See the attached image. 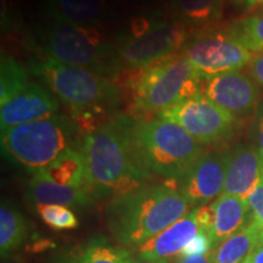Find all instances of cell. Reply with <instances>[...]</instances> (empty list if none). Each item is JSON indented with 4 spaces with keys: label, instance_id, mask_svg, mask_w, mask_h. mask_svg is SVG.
I'll use <instances>...</instances> for the list:
<instances>
[{
    "label": "cell",
    "instance_id": "cell-1",
    "mask_svg": "<svg viewBox=\"0 0 263 263\" xmlns=\"http://www.w3.org/2000/svg\"><path fill=\"white\" fill-rule=\"evenodd\" d=\"M192 211V205L177 188L176 180L147 185L114 197L107 209V226L123 248H139Z\"/></svg>",
    "mask_w": 263,
    "mask_h": 263
},
{
    "label": "cell",
    "instance_id": "cell-2",
    "mask_svg": "<svg viewBox=\"0 0 263 263\" xmlns=\"http://www.w3.org/2000/svg\"><path fill=\"white\" fill-rule=\"evenodd\" d=\"M81 151L97 194L117 197L147 186L151 174L143 168L132 145L128 117H118L87 134Z\"/></svg>",
    "mask_w": 263,
    "mask_h": 263
},
{
    "label": "cell",
    "instance_id": "cell-3",
    "mask_svg": "<svg viewBox=\"0 0 263 263\" xmlns=\"http://www.w3.org/2000/svg\"><path fill=\"white\" fill-rule=\"evenodd\" d=\"M29 70L64 101L76 126L87 134L107 124L105 122L120 101V91L112 81L85 68L44 58L32 62Z\"/></svg>",
    "mask_w": 263,
    "mask_h": 263
},
{
    "label": "cell",
    "instance_id": "cell-4",
    "mask_svg": "<svg viewBox=\"0 0 263 263\" xmlns=\"http://www.w3.org/2000/svg\"><path fill=\"white\" fill-rule=\"evenodd\" d=\"M128 130L133 149L149 174L178 180L203 155V147L182 127L163 118L132 121Z\"/></svg>",
    "mask_w": 263,
    "mask_h": 263
},
{
    "label": "cell",
    "instance_id": "cell-5",
    "mask_svg": "<svg viewBox=\"0 0 263 263\" xmlns=\"http://www.w3.org/2000/svg\"><path fill=\"white\" fill-rule=\"evenodd\" d=\"M124 82L133 110L162 112L179 101L202 93L192 62L184 54L164 58L145 67L129 70Z\"/></svg>",
    "mask_w": 263,
    "mask_h": 263
},
{
    "label": "cell",
    "instance_id": "cell-6",
    "mask_svg": "<svg viewBox=\"0 0 263 263\" xmlns=\"http://www.w3.org/2000/svg\"><path fill=\"white\" fill-rule=\"evenodd\" d=\"M41 48L45 59L85 68L106 80L114 81L123 73L117 48L94 27L57 22L43 32Z\"/></svg>",
    "mask_w": 263,
    "mask_h": 263
},
{
    "label": "cell",
    "instance_id": "cell-7",
    "mask_svg": "<svg viewBox=\"0 0 263 263\" xmlns=\"http://www.w3.org/2000/svg\"><path fill=\"white\" fill-rule=\"evenodd\" d=\"M77 132L73 120L65 115H54L3 129L2 150L12 162L35 173L73 147Z\"/></svg>",
    "mask_w": 263,
    "mask_h": 263
},
{
    "label": "cell",
    "instance_id": "cell-8",
    "mask_svg": "<svg viewBox=\"0 0 263 263\" xmlns=\"http://www.w3.org/2000/svg\"><path fill=\"white\" fill-rule=\"evenodd\" d=\"M183 54L192 62L197 77L202 81L239 71L248 66L254 57L236 39L230 28L199 32L189 38L183 48Z\"/></svg>",
    "mask_w": 263,
    "mask_h": 263
},
{
    "label": "cell",
    "instance_id": "cell-9",
    "mask_svg": "<svg viewBox=\"0 0 263 263\" xmlns=\"http://www.w3.org/2000/svg\"><path fill=\"white\" fill-rule=\"evenodd\" d=\"M188 41L189 33L184 25L151 20L144 32L118 39L116 48L124 67L133 70L178 54Z\"/></svg>",
    "mask_w": 263,
    "mask_h": 263
},
{
    "label": "cell",
    "instance_id": "cell-10",
    "mask_svg": "<svg viewBox=\"0 0 263 263\" xmlns=\"http://www.w3.org/2000/svg\"><path fill=\"white\" fill-rule=\"evenodd\" d=\"M160 118L177 123L201 145L230 137L235 120L202 93L185 99L159 114Z\"/></svg>",
    "mask_w": 263,
    "mask_h": 263
},
{
    "label": "cell",
    "instance_id": "cell-11",
    "mask_svg": "<svg viewBox=\"0 0 263 263\" xmlns=\"http://www.w3.org/2000/svg\"><path fill=\"white\" fill-rule=\"evenodd\" d=\"M202 94L234 120L252 112L259 97L256 82L240 71L207 78Z\"/></svg>",
    "mask_w": 263,
    "mask_h": 263
},
{
    "label": "cell",
    "instance_id": "cell-12",
    "mask_svg": "<svg viewBox=\"0 0 263 263\" xmlns=\"http://www.w3.org/2000/svg\"><path fill=\"white\" fill-rule=\"evenodd\" d=\"M227 154H203L182 178L176 180L177 188L190 205H206L223 193L226 182Z\"/></svg>",
    "mask_w": 263,
    "mask_h": 263
},
{
    "label": "cell",
    "instance_id": "cell-13",
    "mask_svg": "<svg viewBox=\"0 0 263 263\" xmlns=\"http://www.w3.org/2000/svg\"><path fill=\"white\" fill-rule=\"evenodd\" d=\"M59 101L42 85L29 83L5 104L0 105V127L6 128L35 122L57 115Z\"/></svg>",
    "mask_w": 263,
    "mask_h": 263
},
{
    "label": "cell",
    "instance_id": "cell-14",
    "mask_svg": "<svg viewBox=\"0 0 263 263\" xmlns=\"http://www.w3.org/2000/svg\"><path fill=\"white\" fill-rule=\"evenodd\" d=\"M262 180L263 160L258 147L244 144L227 154L226 182L222 194L248 200Z\"/></svg>",
    "mask_w": 263,
    "mask_h": 263
},
{
    "label": "cell",
    "instance_id": "cell-15",
    "mask_svg": "<svg viewBox=\"0 0 263 263\" xmlns=\"http://www.w3.org/2000/svg\"><path fill=\"white\" fill-rule=\"evenodd\" d=\"M200 230L195 210H192L179 221L164 229L159 235L147 240L137 249L141 261H157L170 259L173 256H179L183 249L192 241Z\"/></svg>",
    "mask_w": 263,
    "mask_h": 263
},
{
    "label": "cell",
    "instance_id": "cell-16",
    "mask_svg": "<svg viewBox=\"0 0 263 263\" xmlns=\"http://www.w3.org/2000/svg\"><path fill=\"white\" fill-rule=\"evenodd\" d=\"M91 188L60 185L48 179L42 172L33 173L26 185V197L31 205H61L66 207H87L94 202Z\"/></svg>",
    "mask_w": 263,
    "mask_h": 263
},
{
    "label": "cell",
    "instance_id": "cell-17",
    "mask_svg": "<svg viewBox=\"0 0 263 263\" xmlns=\"http://www.w3.org/2000/svg\"><path fill=\"white\" fill-rule=\"evenodd\" d=\"M212 207L215 218L210 235L215 248L252 221L248 200L241 197L222 194L212 203Z\"/></svg>",
    "mask_w": 263,
    "mask_h": 263
},
{
    "label": "cell",
    "instance_id": "cell-18",
    "mask_svg": "<svg viewBox=\"0 0 263 263\" xmlns=\"http://www.w3.org/2000/svg\"><path fill=\"white\" fill-rule=\"evenodd\" d=\"M50 263H138L129 250L94 238L59 252Z\"/></svg>",
    "mask_w": 263,
    "mask_h": 263
},
{
    "label": "cell",
    "instance_id": "cell-19",
    "mask_svg": "<svg viewBox=\"0 0 263 263\" xmlns=\"http://www.w3.org/2000/svg\"><path fill=\"white\" fill-rule=\"evenodd\" d=\"M45 10L59 24L93 27L103 18L105 0H45Z\"/></svg>",
    "mask_w": 263,
    "mask_h": 263
},
{
    "label": "cell",
    "instance_id": "cell-20",
    "mask_svg": "<svg viewBox=\"0 0 263 263\" xmlns=\"http://www.w3.org/2000/svg\"><path fill=\"white\" fill-rule=\"evenodd\" d=\"M261 245H263V227L251 221L217 248L213 263H242Z\"/></svg>",
    "mask_w": 263,
    "mask_h": 263
},
{
    "label": "cell",
    "instance_id": "cell-21",
    "mask_svg": "<svg viewBox=\"0 0 263 263\" xmlns=\"http://www.w3.org/2000/svg\"><path fill=\"white\" fill-rule=\"evenodd\" d=\"M52 182L60 185L91 188L87 176V167L81 150L68 149L47 168L39 171ZM93 189V188H91ZM94 190V189H93Z\"/></svg>",
    "mask_w": 263,
    "mask_h": 263
},
{
    "label": "cell",
    "instance_id": "cell-22",
    "mask_svg": "<svg viewBox=\"0 0 263 263\" xmlns=\"http://www.w3.org/2000/svg\"><path fill=\"white\" fill-rule=\"evenodd\" d=\"M27 238V223L14 205L3 200L0 207V255L5 259L21 248Z\"/></svg>",
    "mask_w": 263,
    "mask_h": 263
},
{
    "label": "cell",
    "instance_id": "cell-23",
    "mask_svg": "<svg viewBox=\"0 0 263 263\" xmlns=\"http://www.w3.org/2000/svg\"><path fill=\"white\" fill-rule=\"evenodd\" d=\"M173 9L186 24L206 25L222 17L223 0H173Z\"/></svg>",
    "mask_w": 263,
    "mask_h": 263
},
{
    "label": "cell",
    "instance_id": "cell-24",
    "mask_svg": "<svg viewBox=\"0 0 263 263\" xmlns=\"http://www.w3.org/2000/svg\"><path fill=\"white\" fill-rule=\"evenodd\" d=\"M29 83L25 67L8 54L2 55L0 66V105L5 104Z\"/></svg>",
    "mask_w": 263,
    "mask_h": 263
},
{
    "label": "cell",
    "instance_id": "cell-25",
    "mask_svg": "<svg viewBox=\"0 0 263 263\" xmlns=\"http://www.w3.org/2000/svg\"><path fill=\"white\" fill-rule=\"evenodd\" d=\"M230 31L251 52H263V12L236 22Z\"/></svg>",
    "mask_w": 263,
    "mask_h": 263
},
{
    "label": "cell",
    "instance_id": "cell-26",
    "mask_svg": "<svg viewBox=\"0 0 263 263\" xmlns=\"http://www.w3.org/2000/svg\"><path fill=\"white\" fill-rule=\"evenodd\" d=\"M35 210L45 224L54 229H74L78 227V218L68 207L61 205H38Z\"/></svg>",
    "mask_w": 263,
    "mask_h": 263
},
{
    "label": "cell",
    "instance_id": "cell-27",
    "mask_svg": "<svg viewBox=\"0 0 263 263\" xmlns=\"http://www.w3.org/2000/svg\"><path fill=\"white\" fill-rule=\"evenodd\" d=\"M215 251V246L209 232L200 229L199 233L194 236L192 241L183 249L179 257H189V256H202Z\"/></svg>",
    "mask_w": 263,
    "mask_h": 263
},
{
    "label": "cell",
    "instance_id": "cell-28",
    "mask_svg": "<svg viewBox=\"0 0 263 263\" xmlns=\"http://www.w3.org/2000/svg\"><path fill=\"white\" fill-rule=\"evenodd\" d=\"M252 221L263 227V180L248 197Z\"/></svg>",
    "mask_w": 263,
    "mask_h": 263
},
{
    "label": "cell",
    "instance_id": "cell-29",
    "mask_svg": "<svg viewBox=\"0 0 263 263\" xmlns=\"http://www.w3.org/2000/svg\"><path fill=\"white\" fill-rule=\"evenodd\" d=\"M250 71V77L256 83L263 87V52H258L252 57L251 61L248 65Z\"/></svg>",
    "mask_w": 263,
    "mask_h": 263
},
{
    "label": "cell",
    "instance_id": "cell-30",
    "mask_svg": "<svg viewBox=\"0 0 263 263\" xmlns=\"http://www.w3.org/2000/svg\"><path fill=\"white\" fill-rule=\"evenodd\" d=\"M215 251L202 256H189V257H179L177 263H213Z\"/></svg>",
    "mask_w": 263,
    "mask_h": 263
},
{
    "label": "cell",
    "instance_id": "cell-31",
    "mask_svg": "<svg viewBox=\"0 0 263 263\" xmlns=\"http://www.w3.org/2000/svg\"><path fill=\"white\" fill-rule=\"evenodd\" d=\"M257 134H258V150L263 160V104L259 106L257 117Z\"/></svg>",
    "mask_w": 263,
    "mask_h": 263
},
{
    "label": "cell",
    "instance_id": "cell-32",
    "mask_svg": "<svg viewBox=\"0 0 263 263\" xmlns=\"http://www.w3.org/2000/svg\"><path fill=\"white\" fill-rule=\"evenodd\" d=\"M250 263H263V245L256 248L249 256Z\"/></svg>",
    "mask_w": 263,
    "mask_h": 263
},
{
    "label": "cell",
    "instance_id": "cell-33",
    "mask_svg": "<svg viewBox=\"0 0 263 263\" xmlns=\"http://www.w3.org/2000/svg\"><path fill=\"white\" fill-rule=\"evenodd\" d=\"M138 263H171L170 259H157V261H143Z\"/></svg>",
    "mask_w": 263,
    "mask_h": 263
},
{
    "label": "cell",
    "instance_id": "cell-34",
    "mask_svg": "<svg viewBox=\"0 0 263 263\" xmlns=\"http://www.w3.org/2000/svg\"><path fill=\"white\" fill-rule=\"evenodd\" d=\"M240 2L245 3V4H246V5H249V6H252V5L257 4L258 0H240Z\"/></svg>",
    "mask_w": 263,
    "mask_h": 263
},
{
    "label": "cell",
    "instance_id": "cell-35",
    "mask_svg": "<svg viewBox=\"0 0 263 263\" xmlns=\"http://www.w3.org/2000/svg\"><path fill=\"white\" fill-rule=\"evenodd\" d=\"M242 263H250V259H249V257H246V258H245V261L242 262Z\"/></svg>",
    "mask_w": 263,
    "mask_h": 263
},
{
    "label": "cell",
    "instance_id": "cell-36",
    "mask_svg": "<svg viewBox=\"0 0 263 263\" xmlns=\"http://www.w3.org/2000/svg\"><path fill=\"white\" fill-rule=\"evenodd\" d=\"M258 3H261V4L263 5V0H258Z\"/></svg>",
    "mask_w": 263,
    "mask_h": 263
}]
</instances>
